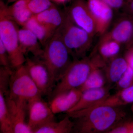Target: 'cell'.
<instances>
[{
    "mask_svg": "<svg viewBox=\"0 0 133 133\" xmlns=\"http://www.w3.org/2000/svg\"><path fill=\"white\" fill-rule=\"evenodd\" d=\"M34 15L39 22L55 32L63 24L65 13H62L54 4L47 10Z\"/></svg>",
    "mask_w": 133,
    "mask_h": 133,
    "instance_id": "2e32d148",
    "label": "cell"
},
{
    "mask_svg": "<svg viewBox=\"0 0 133 133\" xmlns=\"http://www.w3.org/2000/svg\"><path fill=\"white\" fill-rule=\"evenodd\" d=\"M108 133H130V121L119 123Z\"/></svg>",
    "mask_w": 133,
    "mask_h": 133,
    "instance_id": "83f0119b",
    "label": "cell"
},
{
    "mask_svg": "<svg viewBox=\"0 0 133 133\" xmlns=\"http://www.w3.org/2000/svg\"><path fill=\"white\" fill-rule=\"evenodd\" d=\"M8 92L5 93V97L14 133H33L26 121L28 102L10 97Z\"/></svg>",
    "mask_w": 133,
    "mask_h": 133,
    "instance_id": "ba28073f",
    "label": "cell"
},
{
    "mask_svg": "<svg viewBox=\"0 0 133 133\" xmlns=\"http://www.w3.org/2000/svg\"><path fill=\"white\" fill-rule=\"evenodd\" d=\"M0 65L1 66L12 68L7 51L1 42H0Z\"/></svg>",
    "mask_w": 133,
    "mask_h": 133,
    "instance_id": "4316f807",
    "label": "cell"
},
{
    "mask_svg": "<svg viewBox=\"0 0 133 133\" xmlns=\"http://www.w3.org/2000/svg\"><path fill=\"white\" fill-rule=\"evenodd\" d=\"M24 64L29 74L42 95L50 96L56 83L42 59L40 58L26 57Z\"/></svg>",
    "mask_w": 133,
    "mask_h": 133,
    "instance_id": "52a82bcc",
    "label": "cell"
},
{
    "mask_svg": "<svg viewBox=\"0 0 133 133\" xmlns=\"http://www.w3.org/2000/svg\"><path fill=\"white\" fill-rule=\"evenodd\" d=\"M7 9L8 5L1 0L0 42L7 51L11 67L14 70L24 64L26 57L20 48L18 24L10 16Z\"/></svg>",
    "mask_w": 133,
    "mask_h": 133,
    "instance_id": "7a4b0ae2",
    "label": "cell"
},
{
    "mask_svg": "<svg viewBox=\"0 0 133 133\" xmlns=\"http://www.w3.org/2000/svg\"><path fill=\"white\" fill-rule=\"evenodd\" d=\"M122 45L117 41L103 35L97 45L98 55L106 62L117 57Z\"/></svg>",
    "mask_w": 133,
    "mask_h": 133,
    "instance_id": "ac0fdd59",
    "label": "cell"
},
{
    "mask_svg": "<svg viewBox=\"0 0 133 133\" xmlns=\"http://www.w3.org/2000/svg\"><path fill=\"white\" fill-rule=\"evenodd\" d=\"M127 1V2H129L131 1H132V0H126Z\"/></svg>",
    "mask_w": 133,
    "mask_h": 133,
    "instance_id": "d590c367",
    "label": "cell"
},
{
    "mask_svg": "<svg viewBox=\"0 0 133 133\" xmlns=\"http://www.w3.org/2000/svg\"><path fill=\"white\" fill-rule=\"evenodd\" d=\"M130 133H133V121H130Z\"/></svg>",
    "mask_w": 133,
    "mask_h": 133,
    "instance_id": "d6a6232c",
    "label": "cell"
},
{
    "mask_svg": "<svg viewBox=\"0 0 133 133\" xmlns=\"http://www.w3.org/2000/svg\"><path fill=\"white\" fill-rule=\"evenodd\" d=\"M87 3L95 21L97 34L102 36L111 23L113 9L101 0H87Z\"/></svg>",
    "mask_w": 133,
    "mask_h": 133,
    "instance_id": "7c38bea8",
    "label": "cell"
},
{
    "mask_svg": "<svg viewBox=\"0 0 133 133\" xmlns=\"http://www.w3.org/2000/svg\"><path fill=\"white\" fill-rule=\"evenodd\" d=\"M96 65L102 67L99 61L94 56L91 58L85 57L74 59L56 84L50 99L60 93L81 87Z\"/></svg>",
    "mask_w": 133,
    "mask_h": 133,
    "instance_id": "3957f363",
    "label": "cell"
},
{
    "mask_svg": "<svg viewBox=\"0 0 133 133\" xmlns=\"http://www.w3.org/2000/svg\"><path fill=\"white\" fill-rule=\"evenodd\" d=\"M132 103L133 85L121 89L115 94L109 95L106 99L96 105H107L115 107H120Z\"/></svg>",
    "mask_w": 133,
    "mask_h": 133,
    "instance_id": "7402d4cb",
    "label": "cell"
},
{
    "mask_svg": "<svg viewBox=\"0 0 133 133\" xmlns=\"http://www.w3.org/2000/svg\"><path fill=\"white\" fill-rule=\"evenodd\" d=\"M8 91L0 88V130L1 133H14L5 93Z\"/></svg>",
    "mask_w": 133,
    "mask_h": 133,
    "instance_id": "603a6c76",
    "label": "cell"
},
{
    "mask_svg": "<svg viewBox=\"0 0 133 133\" xmlns=\"http://www.w3.org/2000/svg\"><path fill=\"white\" fill-rule=\"evenodd\" d=\"M28 123L33 131L37 128L55 120L53 113L49 104L42 99L41 97L31 100L28 102Z\"/></svg>",
    "mask_w": 133,
    "mask_h": 133,
    "instance_id": "30bf717a",
    "label": "cell"
},
{
    "mask_svg": "<svg viewBox=\"0 0 133 133\" xmlns=\"http://www.w3.org/2000/svg\"><path fill=\"white\" fill-rule=\"evenodd\" d=\"M128 66L124 57L117 56L112 59L106 68L105 74L108 81L110 83H117L125 73Z\"/></svg>",
    "mask_w": 133,
    "mask_h": 133,
    "instance_id": "44dd1931",
    "label": "cell"
},
{
    "mask_svg": "<svg viewBox=\"0 0 133 133\" xmlns=\"http://www.w3.org/2000/svg\"><path fill=\"white\" fill-rule=\"evenodd\" d=\"M30 0H17L8 6V12L12 19L19 26L23 27L33 15L28 5Z\"/></svg>",
    "mask_w": 133,
    "mask_h": 133,
    "instance_id": "e0dca14e",
    "label": "cell"
},
{
    "mask_svg": "<svg viewBox=\"0 0 133 133\" xmlns=\"http://www.w3.org/2000/svg\"><path fill=\"white\" fill-rule=\"evenodd\" d=\"M57 30L74 59L85 57L91 46L93 37L76 25L66 12L63 24Z\"/></svg>",
    "mask_w": 133,
    "mask_h": 133,
    "instance_id": "5b68a950",
    "label": "cell"
},
{
    "mask_svg": "<svg viewBox=\"0 0 133 133\" xmlns=\"http://www.w3.org/2000/svg\"><path fill=\"white\" fill-rule=\"evenodd\" d=\"M124 58L125 59L128 66L133 69V45L127 51Z\"/></svg>",
    "mask_w": 133,
    "mask_h": 133,
    "instance_id": "f546056e",
    "label": "cell"
},
{
    "mask_svg": "<svg viewBox=\"0 0 133 133\" xmlns=\"http://www.w3.org/2000/svg\"><path fill=\"white\" fill-rule=\"evenodd\" d=\"M70 56L69 50L56 30L43 47L40 58L48 67L56 84L71 63Z\"/></svg>",
    "mask_w": 133,
    "mask_h": 133,
    "instance_id": "277c9868",
    "label": "cell"
},
{
    "mask_svg": "<svg viewBox=\"0 0 133 133\" xmlns=\"http://www.w3.org/2000/svg\"><path fill=\"white\" fill-rule=\"evenodd\" d=\"M113 9H123L126 3L125 0H101Z\"/></svg>",
    "mask_w": 133,
    "mask_h": 133,
    "instance_id": "f1b7e54d",
    "label": "cell"
},
{
    "mask_svg": "<svg viewBox=\"0 0 133 133\" xmlns=\"http://www.w3.org/2000/svg\"><path fill=\"white\" fill-rule=\"evenodd\" d=\"M102 68L97 65L93 68L85 82L79 88L82 92L104 87L107 78L105 74L102 71Z\"/></svg>",
    "mask_w": 133,
    "mask_h": 133,
    "instance_id": "cb8c5ba5",
    "label": "cell"
},
{
    "mask_svg": "<svg viewBox=\"0 0 133 133\" xmlns=\"http://www.w3.org/2000/svg\"><path fill=\"white\" fill-rule=\"evenodd\" d=\"M23 27L30 30L36 36L43 48L46 45L56 32L39 22L34 15Z\"/></svg>",
    "mask_w": 133,
    "mask_h": 133,
    "instance_id": "ffe728a7",
    "label": "cell"
},
{
    "mask_svg": "<svg viewBox=\"0 0 133 133\" xmlns=\"http://www.w3.org/2000/svg\"><path fill=\"white\" fill-rule=\"evenodd\" d=\"M72 21L92 36L97 34L93 17L85 0H74L66 11Z\"/></svg>",
    "mask_w": 133,
    "mask_h": 133,
    "instance_id": "9c48e42d",
    "label": "cell"
},
{
    "mask_svg": "<svg viewBox=\"0 0 133 133\" xmlns=\"http://www.w3.org/2000/svg\"><path fill=\"white\" fill-rule=\"evenodd\" d=\"M17 0H7V3H14Z\"/></svg>",
    "mask_w": 133,
    "mask_h": 133,
    "instance_id": "836d02e7",
    "label": "cell"
},
{
    "mask_svg": "<svg viewBox=\"0 0 133 133\" xmlns=\"http://www.w3.org/2000/svg\"><path fill=\"white\" fill-rule=\"evenodd\" d=\"M120 108L97 105L82 110L66 113L74 123L73 132L78 133H108L125 115Z\"/></svg>",
    "mask_w": 133,
    "mask_h": 133,
    "instance_id": "6da1fadb",
    "label": "cell"
},
{
    "mask_svg": "<svg viewBox=\"0 0 133 133\" xmlns=\"http://www.w3.org/2000/svg\"><path fill=\"white\" fill-rule=\"evenodd\" d=\"M54 5L51 0H30L28 6L32 14L36 15L47 10Z\"/></svg>",
    "mask_w": 133,
    "mask_h": 133,
    "instance_id": "d4e9b609",
    "label": "cell"
},
{
    "mask_svg": "<svg viewBox=\"0 0 133 133\" xmlns=\"http://www.w3.org/2000/svg\"><path fill=\"white\" fill-rule=\"evenodd\" d=\"M52 2L56 3L58 4H64L66 3L70 0H51Z\"/></svg>",
    "mask_w": 133,
    "mask_h": 133,
    "instance_id": "1f68e13d",
    "label": "cell"
},
{
    "mask_svg": "<svg viewBox=\"0 0 133 133\" xmlns=\"http://www.w3.org/2000/svg\"><path fill=\"white\" fill-rule=\"evenodd\" d=\"M74 123L68 115L60 121H52L36 129L33 133H69L73 132Z\"/></svg>",
    "mask_w": 133,
    "mask_h": 133,
    "instance_id": "d6986e66",
    "label": "cell"
},
{
    "mask_svg": "<svg viewBox=\"0 0 133 133\" xmlns=\"http://www.w3.org/2000/svg\"><path fill=\"white\" fill-rule=\"evenodd\" d=\"M123 9L125 13L133 16V0L127 2Z\"/></svg>",
    "mask_w": 133,
    "mask_h": 133,
    "instance_id": "4dcf8cb0",
    "label": "cell"
},
{
    "mask_svg": "<svg viewBox=\"0 0 133 133\" xmlns=\"http://www.w3.org/2000/svg\"><path fill=\"white\" fill-rule=\"evenodd\" d=\"M104 35L122 45L129 46L133 43V16L125 13L121 15L111 30Z\"/></svg>",
    "mask_w": 133,
    "mask_h": 133,
    "instance_id": "8fae6325",
    "label": "cell"
},
{
    "mask_svg": "<svg viewBox=\"0 0 133 133\" xmlns=\"http://www.w3.org/2000/svg\"><path fill=\"white\" fill-rule=\"evenodd\" d=\"M109 95V88L105 86L102 88L84 91L82 92L78 102L66 113L76 111L91 107L103 101Z\"/></svg>",
    "mask_w": 133,
    "mask_h": 133,
    "instance_id": "5bb4252c",
    "label": "cell"
},
{
    "mask_svg": "<svg viewBox=\"0 0 133 133\" xmlns=\"http://www.w3.org/2000/svg\"><path fill=\"white\" fill-rule=\"evenodd\" d=\"M117 83V86L121 90L133 85V69L130 66L127 69Z\"/></svg>",
    "mask_w": 133,
    "mask_h": 133,
    "instance_id": "484cf974",
    "label": "cell"
},
{
    "mask_svg": "<svg viewBox=\"0 0 133 133\" xmlns=\"http://www.w3.org/2000/svg\"><path fill=\"white\" fill-rule=\"evenodd\" d=\"M8 94L11 98L28 102L43 95L24 64L13 70Z\"/></svg>",
    "mask_w": 133,
    "mask_h": 133,
    "instance_id": "8992f818",
    "label": "cell"
},
{
    "mask_svg": "<svg viewBox=\"0 0 133 133\" xmlns=\"http://www.w3.org/2000/svg\"><path fill=\"white\" fill-rule=\"evenodd\" d=\"M18 33L20 48L23 54L26 56L31 53L34 57L40 58L43 48L36 36L24 27L19 29Z\"/></svg>",
    "mask_w": 133,
    "mask_h": 133,
    "instance_id": "9a60e30c",
    "label": "cell"
},
{
    "mask_svg": "<svg viewBox=\"0 0 133 133\" xmlns=\"http://www.w3.org/2000/svg\"><path fill=\"white\" fill-rule=\"evenodd\" d=\"M131 109H132V112L133 114V105H132V107H131Z\"/></svg>",
    "mask_w": 133,
    "mask_h": 133,
    "instance_id": "e575fe53",
    "label": "cell"
},
{
    "mask_svg": "<svg viewBox=\"0 0 133 133\" xmlns=\"http://www.w3.org/2000/svg\"><path fill=\"white\" fill-rule=\"evenodd\" d=\"M82 91L79 88L58 94L50 99L49 104L55 114L67 112L78 102Z\"/></svg>",
    "mask_w": 133,
    "mask_h": 133,
    "instance_id": "4fadbf2b",
    "label": "cell"
}]
</instances>
